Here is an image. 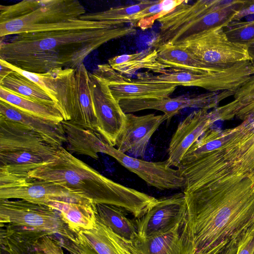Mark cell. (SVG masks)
Listing matches in <instances>:
<instances>
[{
    "mask_svg": "<svg viewBox=\"0 0 254 254\" xmlns=\"http://www.w3.org/2000/svg\"><path fill=\"white\" fill-rule=\"evenodd\" d=\"M254 75V63L246 61L232 67L209 72L165 69L154 74L146 71L137 73V81L195 86L210 92L236 91Z\"/></svg>",
    "mask_w": 254,
    "mask_h": 254,
    "instance_id": "obj_8",
    "label": "cell"
},
{
    "mask_svg": "<svg viewBox=\"0 0 254 254\" xmlns=\"http://www.w3.org/2000/svg\"><path fill=\"white\" fill-rule=\"evenodd\" d=\"M157 58V50L151 47L140 52L113 57L108 60V64L122 75H131L141 69L158 74L167 68Z\"/></svg>",
    "mask_w": 254,
    "mask_h": 254,
    "instance_id": "obj_26",
    "label": "cell"
},
{
    "mask_svg": "<svg viewBox=\"0 0 254 254\" xmlns=\"http://www.w3.org/2000/svg\"><path fill=\"white\" fill-rule=\"evenodd\" d=\"M236 254H254V223L240 237Z\"/></svg>",
    "mask_w": 254,
    "mask_h": 254,
    "instance_id": "obj_35",
    "label": "cell"
},
{
    "mask_svg": "<svg viewBox=\"0 0 254 254\" xmlns=\"http://www.w3.org/2000/svg\"><path fill=\"white\" fill-rule=\"evenodd\" d=\"M5 62L13 70L21 74L42 88L61 110L64 120L69 122L73 120L77 104L75 69L59 68L44 73H34Z\"/></svg>",
    "mask_w": 254,
    "mask_h": 254,
    "instance_id": "obj_11",
    "label": "cell"
},
{
    "mask_svg": "<svg viewBox=\"0 0 254 254\" xmlns=\"http://www.w3.org/2000/svg\"><path fill=\"white\" fill-rule=\"evenodd\" d=\"M0 80L13 71L6 64L4 61L0 59Z\"/></svg>",
    "mask_w": 254,
    "mask_h": 254,
    "instance_id": "obj_41",
    "label": "cell"
},
{
    "mask_svg": "<svg viewBox=\"0 0 254 254\" xmlns=\"http://www.w3.org/2000/svg\"><path fill=\"white\" fill-rule=\"evenodd\" d=\"M235 93L233 91L224 90L198 95H183L174 98L123 100L120 101L119 104L126 114L146 109L162 111L168 125L172 118L183 109L194 108L209 110L215 108L222 100L234 95Z\"/></svg>",
    "mask_w": 254,
    "mask_h": 254,
    "instance_id": "obj_12",
    "label": "cell"
},
{
    "mask_svg": "<svg viewBox=\"0 0 254 254\" xmlns=\"http://www.w3.org/2000/svg\"><path fill=\"white\" fill-rule=\"evenodd\" d=\"M155 1L141 0L134 4L111 8L101 12L86 13L79 18L90 21H117L129 23V19L131 16L152 5Z\"/></svg>",
    "mask_w": 254,
    "mask_h": 254,
    "instance_id": "obj_33",
    "label": "cell"
},
{
    "mask_svg": "<svg viewBox=\"0 0 254 254\" xmlns=\"http://www.w3.org/2000/svg\"><path fill=\"white\" fill-rule=\"evenodd\" d=\"M244 0H188L158 19L160 31L151 47L170 44L178 45L200 33L224 27L243 5Z\"/></svg>",
    "mask_w": 254,
    "mask_h": 254,
    "instance_id": "obj_4",
    "label": "cell"
},
{
    "mask_svg": "<svg viewBox=\"0 0 254 254\" xmlns=\"http://www.w3.org/2000/svg\"><path fill=\"white\" fill-rule=\"evenodd\" d=\"M0 254H18V253L7 242L0 240Z\"/></svg>",
    "mask_w": 254,
    "mask_h": 254,
    "instance_id": "obj_40",
    "label": "cell"
},
{
    "mask_svg": "<svg viewBox=\"0 0 254 254\" xmlns=\"http://www.w3.org/2000/svg\"><path fill=\"white\" fill-rule=\"evenodd\" d=\"M164 114L136 116L126 114L124 127L117 141V149L135 157H143L149 140L165 121Z\"/></svg>",
    "mask_w": 254,
    "mask_h": 254,
    "instance_id": "obj_19",
    "label": "cell"
},
{
    "mask_svg": "<svg viewBox=\"0 0 254 254\" xmlns=\"http://www.w3.org/2000/svg\"><path fill=\"white\" fill-rule=\"evenodd\" d=\"M88 72L83 64L75 69L77 104L74 119L70 122L98 131L97 121L89 85Z\"/></svg>",
    "mask_w": 254,
    "mask_h": 254,
    "instance_id": "obj_25",
    "label": "cell"
},
{
    "mask_svg": "<svg viewBox=\"0 0 254 254\" xmlns=\"http://www.w3.org/2000/svg\"><path fill=\"white\" fill-rule=\"evenodd\" d=\"M156 49L158 52V61L167 69H177L197 72L221 70L207 68L187 51L179 46L165 44Z\"/></svg>",
    "mask_w": 254,
    "mask_h": 254,
    "instance_id": "obj_29",
    "label": "cell"
},
{
    "mask_svg": "<svg viewBox=\"0 0 254 254\" xmlns=\"http://www.w3.org/2000/svg\"><path fill=\"white\" fill-rule=\"evenodd\" d=\"M35 248L45 254H64L63 248L51 236L41 238L35 244Z\"/></svg>",
    "mask_w": 254,
    "mask_h": 254,
    "instance_id": "obj_36",
    "label": "cell"
},
{
    "mask_svg": "<svg viewBox=\"0 0 254 254\" xmlns=\"http://www.w3.org/2000/svg\"><path fill=\"white\" fill-rule=\"evenodd\" d=\"M246 46L251 61L254 63V39L249 42Z\"/></svg>",
    "mask_w": 254,
    "mask_h": 254,
    "instance_id": "obj_42",
    "label": "cell"
},
{
    "mask_svg": "<svg viewBox=\"0 0 254 254\" xmlns=\"http://www.w3.org/2000/svg\"><path fill=\"white\" fill-rule=\"evenodd\" d=\"M184 0H156L152 5L131 16L130 25L142 30L152 27L155 20L166 15L184 2Z\"/></svg>",
    "mask_w": 254,
    "mask_h": 254,
    "instance_id": "obj_32",
    "label": "cell"
},
{
    "mask_svg": "<svg viewBox=\"0 0 254 254\" xmlns=\"http://www.w3.org/2000/svg\"><path fill=\"white\" fill-rule=\"evenodd\" d=\"M223 29L227 38L232 42L246 45L254 39V20L231 21Z\"/></svg>",
    "mask_w": 254,
    "mask_h": 254,
    "instance_id": "obj_34",
    "label": "cell"
},
{
    "mask_svg": "<svg viewBox=\"0 0 254 254\" xmlns=\"http://www.w3.org/2000/svg\"><path fill=\"white\" fill-rule=\"evenodd\" d=\"M59 147L28 127L0 115V176L25 177L54 159Z\"/></svg>",
    "mask_w": 254,
    "mask_h": 254,
    "instance_id": "obj_6",
    "label": "cell"
},
{
    "mask_svg": "<svg viewBox=\"0 0 254 254\" xmlns=\"http://www.w3.org/2000/svg\"><path fill=\"white\" fill-rule=\"evenodd\" d=\"M105 154L115 158L146 184L160 190L184 189L186 180L179 169L168 166L167 161L149 162L131 157L107 142Z\"/></svg>",
    "mask_w": 254,
    "mask_h": 254,
    "instance_id": "obj_15",
    "label": "cell"
},
{
    "mask_svg": "<svg viewBox=\"0 0 254 254\" xmlns=\"http://www.w3.org/2000/svg\"><path fill=\"white\" fill-rule=\"evenodd\" d=\"M135 254H195L187 217L174 229L147 239L129 242Z\"/></svg>",
    "mask_w": 254,
    "mask_h": 254,
    "instance_id": "obj_20",
    "label": "cell"
},
{
    "mask_svg": "<svg viewBox=\"0 0 254 254\" xmlns=\"http://www.w3.org/2000/svg\"><path fill=\"white\" fill-rule=\"evenodd\" d=\"M66 137V148L70 153L88 156L96 160L98 153H104L107 141L97 131L69 121L61 122Z\"/></svg>",
    "mask_w": 254,
    "mask_h": 254,
    "instance_id": "obj_24",
    "label": "cell"
},
{
    "mask_svg": "<svg viewBox=\"0 0 254 254\" xmlns=\"http://www.w3.org/2000/svg\"><path fill=\"white\" fill-rule=\"evenodd\" d=\"M240 237L232 241L220 254H236Z\"/></svg>",
    "mask_w": 254,
    "mask_h": 254,
    "instance_id": "obj_39",
    "label": "cell"
},
{
    "mask_svg": "<svg viewBox=\"0 0 254 254\" xmlns=\"http://www.w3.org/2000/svg\"><path fill=\"white\" fill-rule=\"evenodd\" d=\"M254 14V0H245L241 8L234 15L231 21H240L243 18Z\"/></svg>",
    "mask_w": 254,
    "mask_h": 254,
    "instance_id": "obj_38",
    "label": "cell"
},
{
    "mask_svg": "<svg viewBox=\"0 0 254 254\" xmlns=\"http://www.w3.org/2000/svg\"><path fill=\"white\" fill-rule=\"evenodd\" d=\"M216 121L213 110L200 109L181 122L169 144L166 160L168 166L178 167L188 149Z\"/></svg>",
    "mask_w": 254,
    "mask_h": 254,
    "instance_id": "obj_18",
    "label": "cell"
},
{
    "mask_svg": "<svg viewBox=\"0 0 254 254\" xmlns=\"http://www.w3.org/2000/svg\"><path fill=\"white\" fill-rule=\"evenodd\" d=\"M93 72L107 84L119 102L123 100L167 98L177 87L169 83L142 82L131 79L115 70L108 64L98 65Z\"/></svg>",
    "mask_w": 254,
    "mask_h": 254,
    "instance_id": "obj_16",
    "label": "cell"
},
{
    "mask_svg": "<svg viewBox=\"0 0 254 254\" xmlns=\"http://www.w3.org/2000/svg\"><path fill=\"white\" fill-rule=\"evenodd\" d=\"M0 115L28 127L55 146H63L66 142L65 133L61 122L32 115L0 100Z\"/></svg>",
    "mask_w": 254,
    "mask_h": 254,
    "instance_id": "obj_22",
    "label": "cell"
},
{
    "mask_svg": "<svg viewBox=\"0 0 254 254\" xmlns=\"http://www.w3.org/2000/svg\"><path fill=\"white\" fill-rule=\"evenodd\" d=\"M187 214L183 192L157 199L146 213L137 219L138 236L147 239L169 232L185 220Z\"/></svg>",
    "mask_w": 254,
    "mask_h": 254,
    "instance_id": "obj_13",
    "label": "cell"
},
{
    "mask_svg": "<svg viewBox=\"0 0 254 254\" xmlns=\"http://www.w3.org/2000/svg\"><path fill=\"white\" fill-rule=\"evenodd\" d=\"M209 155L223 178H254V112L238 126L221 130L220 143Z\"/></svg>",
    "mask_w": 254,
    "mask_h": 254,
    "instance_id": "obj_7",
    "label": "cell"
},
{
    "mask_svg": "<svg viewBox=\"0 0 254 254\" xmlns=\"http://www.w3.org/2000/svg\"><path fill=\"white\" fill-rule=\"evenodd\" d=\"M86 13L77 0H23L0 6V37L53 30Z\"/></svg>",
    "mask_w": 254,
    "mask_h": 254,
    "instance_id": "obj_5",
    "label": "cell"
},
{
    "mask_svg": "<svg viewBox=\"0 0 254 254\" xmlns=\"http://www.w3.org/2000/svg\"><path fill=\"white\" fill-rule=\"evenodd\" d=\"M96 218L115 234L128 242L138 236L136 223L127 216V211L113 205L96 204Z\"/></svg>",
    "mask_w": 254,
    "mask_h": 254,
    "instance_id": "obj_27",
    "label": "cell"
},
{
    "mask_svg": "<svg viewBox=\"0 0 254 254\" xmlns=\"http://www.w3.org/2000/svg\"><path fill=\"white\" fill-rule=\"evenodd\" d=\"M63 247L70 254H97L87 245L76 241L67 240L63 244Z\"/></svg>",
    "mask_w": 254,
    "mask_h": 254,
    "instance_id": "obj_37",
    "label": "cell"
},
{
    "mask_svg": "<svg viewBox=\"0 0 254 254\" xmlns=\"http://www.w3.org/2000/svg\"><path fill=\"white\" fill-rule=\"evenodd\" d=\"M234 97L231 102L215 108L218 121L235 117L243 121L254 112V75L236 91Z\"/></svg>",
    "mask_w": 254,
    "mask_h": 254,
    "instance_id": "obj_28",
    "label": "cell"
},
{
    "mask_svg": "<svg viewBox=\"0 0 254 254\" xmlns=\"http://www.w3.org/2000/svg\"><path fill=\"white\" fill-rule=\"evenodd\" d=\"M25 177L54 183L95 204L122 207L136 219L142 217L157 199L102 175L63 146L59 147L54 159L30 171Z\"/></svg>",
    "mask_w": 254,
    "mask_h": 254,
    "instance_id": "obj_3",
    "label": "cell"
},
{
    "mask_svg": "<svg viewBox=\"0 0 254 254\" xmlns=\"http://www.w3.org/2000/svg\"><path fill=\"white\" fill-rule=\"evenodd\" d=\"M72 193L61 186L41 179L0 176V200L23 199L46 205Z\"/></svg>",
    "mask_w": 254,
    "mask_h": 254,
    "instance_id": "obj_17",
    "label": "cell"
},
{
    "mask_svg": "<svg viewBox=\"0 0 254 254\" xmlns=\"http://www.w3.org/2000/svg\"><path fill=\"white\" fill-rule=\"evenodd\" d=\"M0 87L34 101L57 105L50 95L42 88L21 74L14 70L0 80Z\"/></svg>",
    "mask_w": 254,
    "mask_h": 254,
    "instance_id": "obj_30",
    "label": "cell"
},
{
    "mask_svg": "<svg viewBox=\"0 0 254 254\" xmlns=\"http://www.w3.org/2000/svg\"><path fill=\"white\" fill-rule=\"evenodd\" d=\"M0 225L68 239L74 236L60 212L42 204L23 199L0 200Z\"/></svg>",
    "mask_w": 254,
    "mask_h": 254,
    "instance_id": "obj_9",
    "label": "cell"
},
{
    "mask_svg": "<svg viewBox=\"0 0 254 254\" xmlns=\"http://www.w3.org/2000/svg\"><path fill=\"white\" fill-rule=\"evenodd\" d=\"M46 205L60 212L69 229L74 233L92 229L96 221V204L75 193L51 201Z\"/></svg>",
    "mask_w": 254,
    "mask_h": 254,
    "instance_id": "obj_21",
    "label": "cell"
},
{
    "mask_svg": "<svg viewBox=\"0 0 254 254\" xmlns=\"http://www.w3.org/2000/svg\"><path fill=\"white\" fill-rule=\"evenodd\" d=\"M0 100L39 117L61 122L64 120L62 112L57 105L34 101L11 92L1 87H0Z\"/></svg>",
    "mask_w": 254,
    "mask_h": 254,
    "instance_id": "obj_31",
    "label": "cell"
},
{
    "mask_svg": "<svg viewBox=\"0 0 254 254\" xmlns=\"http://www.w3.org/2000/svg\"><path fill=\"white\" fill-rule=\"evenodd\" d=\"M177 46L211 69H227L251 61L246 46L230 41L223 27L200 33Z\"/></svg>",
    "mask_w": 254,
    "mask_h": 254,
    "instance_id": "obj_10",
    "label": "cell"
},
{
    "mask_svg": "<svg viewBox=\"0 0 254 254\" xmlns=\"http://www.w3.org/2000/svg\"><path fill=\"white\" fill-rule=\"evenodd\" d=\"M36 254H45L41 251L37 250Z\"/></svg>",
    "mask_w": 254,
    "mask_h": 254,
    "instance_id": "obj_43",
    "label": "cell"
},
{
    "mask_svg": "<svg viewBox=\"0 0 254 254\" xmlns=\"http://www.w3.org/2000/svg\"><path fill=\"white\" fill-rule=\"evenodd\" d=\"M135 33L134 27L124 23L79 18L57 29L1 38L0 59L34 73L59 68L75 70L105 43Z\"/></svg>",
    "mask_w": 254,
    "mask_h": 254,
    "instance_id": "obj_1",
    "label": "cell"
},
{
    "mask_svg": "<svg viewBox=\"0 0 254 254\" xmlns=\"http://www.w3.org/2000/svg\"><path fill=\"white\" fill-rule=\"evenodd\" d=\"M98 131L111 145L116 146L124 127L126 115L107 84L94 72H88Z\"/></svg>",
    "mask_w": 254,
    "mask_h": 254,
    "instance_id": "obj_14",
    "label": "cell"
},
{
    "mask_svg": "<svg viewBox=\"0 0 254 254\" xmlns=\"http://www.w3.org/2000/svg\"><path fill=\"white\" fill-rule=\"evenodd\" d=\"M75 234L97 254H135L129 242L115 234L97 218L93 228L80 230Z\"/></svg>",
    "mask_w": 254,
    "mask_h": 254,
    "instance_id": "obj_23",
    "label": "cell"
},
{
    "mask_svg": "<svg viewBox=\"0 0 254 254\" xmlns=\"http://www.w3.org/2000/svg\"><path fill=\"white\" fill-rule=\"evenodd\" d=\"M183 192L195 254H220L254 223V178L228 177Z\"/></svg>",
    "mask_w": 254,
    "mask_h": 254,
    "instance_id": "obj_2",
    "label": "cell"
}]
</instances>
